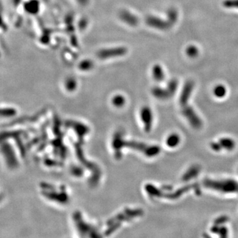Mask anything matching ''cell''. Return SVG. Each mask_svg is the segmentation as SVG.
<instances>
[{"label":"cell","instance_id":"cell-8","mask_svg":"<svg viewBox=\"0 0 238 238\" xmlns=\"http://www.w3.org/2000/svg\"><path fill=\"white\" fill-rule=\"evenodd\" d=\"M120 17L125 23L130 25H136L138 23L137 17L128 12H122L120 14Z\"/></svg>","mask_w":238,"mask_h":238},{"label":"cell","instance_id":"cell-17","mask_svg":"<svg viewBox=\"0 0 238 238\" xmlns=\"http://www.w3.org/2000/svg\"><path fill=\"white\" fill-rule=\"evenodd\" d=\"M125 103L124 98L122 95H116L115 97H113V103L116 106H121L124 105Z\"/></svg>","mask_w":238,"mask_h":238},{"label":"cell","instance_id":"cell-19","mask_svg":"<svg viewBox=\"0 0 238 238\" xmlns=\"http://www.w3.org/2000/svg\"><path fill=\"white\" fill-rule=\"evenodd\" d=\"M223 5L228 8H238V0H226Z\"/></svg>","mask_w":238,"mask_h":238},{"label":"cell","instance_id":"cell-20","mask_svg":"<svg viewBox=\"0 0 238 238\" xmlns=\"http://www.w3.org/2000/svg\"><path fill=\"white\" fill-rule=\"evenodd\" d=\"M65 86H66L68 90H73L76 87L75 81L72 78L68 79L66 82H65Z\"/></svg>","mask_w":238,"mask_h":238},{"label":"cell","instance_id":"cell-3","mask_svg":"<svg viewBox=\"0 0 238 238\" xmlns=\"http://www.w3.org/2000/svg\"><path fill=\"white\" fill-rule=\"evenodd\" d=\"M146 23L149 26L160 30H167L171 26L168 21H163L155 16H149L146 19Z\"/></svg>","mask_w":238,"mask_h":238},{"label":"cell","instance_id":"cell-2","mask_svg":"<svg viewBox=\"0 0 238 238\" xmlns=\"http://www.w3.org/2000/svg\"><path fill=\"white\" fill-rule=\"evenodd\" d=\"M127 52V49L125 47H114L110 48H105L98 52L97 56L100 59L106 60L112 58H116L125 55Z\"/></svg>","mask_w":238,"mask_h":238},{"label":"cell","instance_id":"cell-14","mask_svg":"<svg viewBox=\"0 0 238 238\" xmlns=\"http://www.w3.org/2000/svg\"><path fill=\"white\" fill-rule=\"evenodd\" d=\"M39 4L37 1H32L26 5V10L31 13H37L39 11Z\"/></svg>","mask_w":238,"mask_h":238},{"label":"cell","instance_id":"cell-7","mask_svg":"<svg viewBox=\"0 0 238 238\" xmlns=\"http://www.w3.org/2000/svg\"><path fill=\"white\" fill-rule=\"evenodd\" d=\"M152 93L155 97L161 99H168V98L172 96V95L169 92L168 88L164 89L160 88V87H154L152 90Z\"/></svg>","mask_w":238,"mask_h":238},{"label":"cell","instance_id":"cell-11","mask_svg":"<svg viewBox=\"0 0 238 238\" xmlns=\"http://www.w3.org/2000/svg\"><path fill=\"white\" fill-rule=\"evenodd\" d=\"M218 143L220 144L221 147L229 151L233 150L236 146L235 142L231 138H221L219 140Z\"/></svg>","mask_w":238,"mask_h":238},{"label":"cell","instance_id":"cell-9","mask_svg":"<svg viewBox=\"0 0 238 238\" xmlns=\"http://www.w3.org/2000/svg\"><path fill=\"white\" fill-rule=\"evenodd\" d=\"M152 75L155 81L160 82L163 81V79L165 78L164 72L163 71L162 68L160 65L156 64L152 68Z\"/></svg>","mask_w":238,"mask_h":238},{"label":"cell","instance_id":"cell-13","mask_svg":"<svg viewBox=\"0 0 238 238\" xmlns=\"http://www.w3.org/2000/svg\"><path fill=\"white\" fill-rule=\"evenodd\" d=\"M168 21L170 23L171 25L175 23L178 18V14H177V12L175 9H170L168 12Z\"/></svg>","mask_w":238,"mask_h":238},{"label":"cell","instance_id":"cell-6","mask_svg":"<svg viewBox=\"0 0 238 238\" xmlns=\"http://www.w3.org/2000/svg\"><path fill=\"white\" fill-rule=\"evenodd\" d=\"M185 108L183 109V114L187 117L188 120L191 122V124L193 127H200L201 126V121L198 119V116L195 114V112L193 110V109L189 106H184Z\"/></svg>","mask_w":238,"mask_h":238},{"label":"cell","instance_id":"cell-12","mask_svg":"<svg viewBox=\"0 0 238 238\" xmlns=\"http://www.w3.org/2000/svg\"><path fill=\"white\" fill-rule=\"evenodd\" d=\"M213 93L216 97L223 98L226 95L227 91L226 87L222 85H218L214 87Z\"/></svg>","mask_w":238,"mask_h":238},{"label":"cell","instance_id":"cell-1","mask_svg":"<svg viewBox=\"0 0 238 238\" xmlns=\"http://www.w3.org/2000/svg\"><path fill=\"white\" fill-rule=\"evenodd\" d=\"M204 185L206 187L216 189L221 193H235L238 192V183L234 180H205Z\"/></svg>","mask_w":238,"mask_h":238},{"label":"cell","instance_id":"cell-10","mask_svg":"<svg viewBox=\"0 0 238 238\" xmlns=\"http://www.w3.org/2000/svg\"><path fill=\"white\" fill-rule=\"evenodd\" d=\"M180 138L177 134H172L166 139V144L168 147L173 148L177 147L180 143Z\"/></svg>","mask_w":238,"mask_h":238},{"label":"cell","instance_id":"cell-22","mask_svg":"<svg viewBox=\"0 0 238 238\" xmlns=\"http://www.w3.org/2000/svg\"><path fill=\"white\" fill-rule=\"evenodd\" d=\"M13 1H14L15 4H18V3L20 1V0H13Z\"/></svg>","mask_w":238,"mask_h":238},{"label":"cell","instance_id":"cell-18","mask_svg":"<svg viewBox=\"0 0 238 238\" xmlns=\"http://www.w3.org/2000/svg\"><path fill=\"white\" fill-rule=\"evenodd\" d=\"M177 85H178V83H177V81L176 79H172V80L169 82L168 89L172 95L175 93L176 89L177 88Z\"/></svg>","mask_w":238,"mask_h":238},{"label":"cell","instance_id":"cell-15","mask_svg":"<svg viewBox=\"0 0 238 238\" xmlns=\"http://www.w3.org/2000/svg\"><path fill=\"white\" fill-rule=\"evenodd\" d=\"M93 65V64L91 60H84L79 64V68L82 71H88L91 69Z\"/></svg>","mask_w":238,"mask_h":238},{"label":"cell","instance_id":"cell-5","mask_svg":"<svg viewBox=\"0 0 238 238\" xmlns=\"http://www.w3.org/2000/svg\"><path fill=\"white\" fill-rule=\"evenodd\" d=\"M141 117L142 121L144 122L145 128L147 131H150L151 129L152 124V113L149 107L145 106L142 108L141 111Z\"/></svg>","mask_w":238,"mask_h":238},{"label":"cell","instance_id":"cell-4","mask_svg":"<svg viewBox=\"0 0 238 238\" xmlns=\"http://www.w3.org/2000/svg\"><path fill=\"white\" fill-rule=\"evenodd\" d=\"M193 87H194V83L191 81H188L185 84L184 87H183L181 95H180V97L179 99V102L180 103V105L184 106L187 104L188 99H189L190 95L193 91Z\"/></svg>","mask_w":238,"mask_h":238},{"label":"cell","instance_id":"cell-16","mask_svg":"<svg viewBox=\"0 0 238 238\" xmlns=\"http://www.w3.org/2000/svg\"><path fill=\"white\" fill-rule=\"evenodd\" d=\"M186 52H187V55L191 57V58H195V57L197 56L198 54V50L196 46L191 45L187 47V50H186Z\"/></svg>","mask_w":238,"mask_h":238},{"label":"cell","instance_id":"cell-21","mask_svg":"<svg viewBox=\"0 0 238 238\" xmlns=\"http://www.w3.org/2000/svg\"><path fill=\"white\" fill-rule=\"evenodd\" d=\"M77 1H78L79 3H83V4H84V3H86V0H77Z\"/></svg>","mask_w":238,"mask_h":238}]
</instances>
